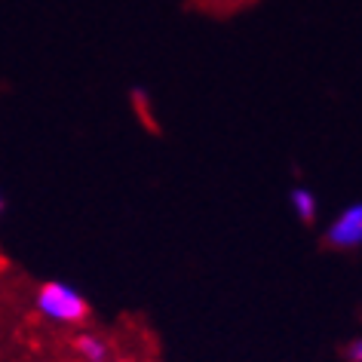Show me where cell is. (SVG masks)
I'll return each mask as SVG.
<instances>
[{
  "instance_id": "cell-1",
  "label": "cell",
  "mask_w": 362,
  "mask_h": 362,
  "mask_svg": "<svg viewBox=\"0 0 362 362\" xmlns=\"http://www.w3.org/2000/svg\"><path fill=\"white\" fill-rule=\"evenodd\" d=\"M40 313L52 322H80L86 320V301L83 295L74 292L65 283H47L37 295Z\"/></svg>"
},
{
  "instance_id": "cell-2",
  "label": "cell",
  "mask_w": 362,
  "mask_h": 362,
  "mask_svg": "<svg viewBox=\"0 0 362 362\" xmlns=\"http://www.w3.org/2000/svg\"><path fill=\"white\" fill-rule=\"evenodd\" d=\"M329 243L338 249H353L362 243V206L344 209L329 228Z\"/></svg>"
},
{
  "instance_id": "cell-3",
  "label": "cell",
  "mask_w": 362,
  "mask_h": 362,
  "mask_svg": "<svg viewBox=\"0 0 362 362\" xmlns=\"http://www.w3.org/2000/svg\"><path fill=\"white\" fill-rule=\"evenodd\" d=\"M77 350H80V356H83L86 362H105V356H107L105 341L93 338V334H83V338L77 341Z\"/></svg>"
},
{
  "instance_id": "cell-4",
  "label": "cell",
  "mask_w": 362,
  "mask_h": 362,
  "mask_svg": "<svg viewBox=\"0 0 362 362\" xmlns=\"http://www.w3.org/2000/svg\"><path fill=\"white\" fill-rule=\"evenodd\" d=\"M292 206H295V212L301 215L304 221H310L313 215H316V197H313L310 191H304V187L292 191Z\"/></svg>"
},
{
  "instance_id": "cell-5",
  "label": "cell",
  "mask_w": 362,
  "mask_h": 362,
  "mask_svg": "<svg viewBox=\"0 0 362 362\" xmlns=\"http://www.w3.org/2000/svg\"><path fill=\"white\" fill-rule=\"evenodd\" d=\"M350 359H353V362H359V359H362V344H359V341H353V344H350Z\"/></svg>"
},
{
  "instance_id": "cell-6",
  "label": "cell",
  "mask_w": 362,
  "mask_h": 362,
  "mask_svg": "<svg viewBox=\"0 0 362 362\" xmlns=\"http://www.w3.org/2000/svg\"><path fill=\"white\" fill-rule=\"evenodd\" d=\"M0 206H4V200H0Z\"/></svg>"
}]
</instances>
